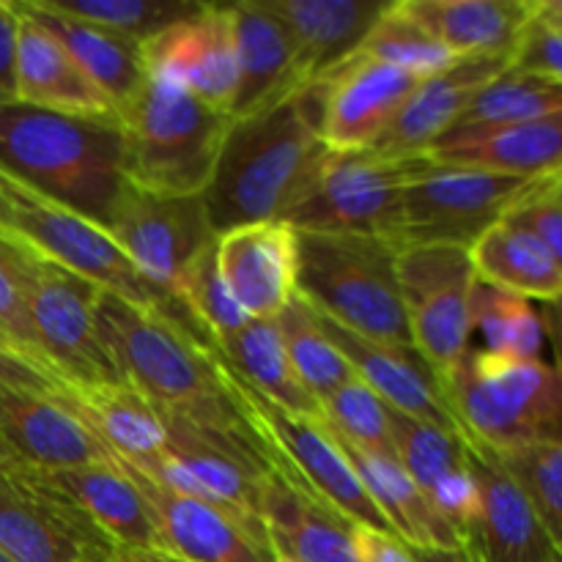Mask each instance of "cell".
<instances>
[{"mask_svg": "<svg viewBox=\"0 0 562 562\" xmlns=\"http://www.w3.org/2000/svg\"><path fill=\"white\" fill-rule=\"evenodd\" d=\"M322 140V82H311L261 113L234 119L203 201L214 234L250 223H283L316 179Z\"/></svg>", "mask_w": 562, "mask_h": 562, "instance_id": "cell-1", "label": "cell"}, {"mask_svg": "<svg viewBox=\"0 0 562 562\" xmlns=\"http://www.w3.org/2000/svg\"><path fill=\"white\" fill-rule=\"evenodd\" d=\"M0 552L11 562H80V547L60 516L20 477L0 472Z\"/></svg>", "mask_w": 562, "mask_h": 562, "instance_id": "cell-35", "label": "cell"}, {"mask_svg": "<svg viewBox=\"0 0 562 562\" xmlns=\"http://www.w3.org/2000/svg\"><path fill=\"white\" fill-rule=\"evenodd\" d=\"M390 437H393V456L409 472L412 481L426 492V497L445 477L467 464L464 434L450 428L390 409Z\"/></svg>", "mask_w": 562, "mask_h": 562, "instance_id": "cell-39", "label": "cell"}, {"mask_svg": "<svg viewBox=\"0 0 562 562\" xmlns=\"http://www.w3.org/2000/svg\"><path fill=\"white\" fill-rule=\"evenodd\" d=\"M554 113H562V88L558 82L536 75V71L510 66L508 71L494 77L488 86L477 91V97L467 104L461 119L437 143L459 140V137L499 130V126L525 124V121H536Z\"/></svg>", "mask_w": 562, "mask_h": 562, "instance_id": "cell-36", "label": "cell"}, {"mask_svg": "<svg viewBox=\"0 0 562 562\" xmlns=\"http://www.w3.org/2000/svg\"><path fill=\"white\" fill-rule=\"evenodd\" d=\"M16 5L64 44L66 53L97 82L99 91H104V97L115 104V110H121L135 97L148 71L143 44L58 14L44 0H22Z\"/></svg>", "mask_w": 562, "mask_h": 562, "instance_id": "cell-32", "label": "cell"}, {"mask_svg": "<svg viewBox=\"0 0 562 562\" xmlns=\"http://www.w3.org/2000/svg\"><path fill=\"white\" fill-rule=\"evenodd\" d=\"M514 66L549 77L562 88V27L536 9L514 49Z\"/></svg>", "mask_w": 562, "mask_h": 562, "instance_id": "cell-46", "label": "cell"}, {"mask_svg": "<svg viewBox=\"0 0 562 562\" xmlns=\"http://www.w3.org/2000/svg\"><path fill=\"white\" fill-rule=\"evenodd\" d=\"M554 25H558V22H554ZM558 27H562V25H558Z\"/></svg>", "mask_w": 562, "mask_h": 562, "instance_id": "cell-61", "label": "cell"}, {"mask_svg": "<svg viewBox=\"0 0 562 562\" xmlns=\"http://www.w3.org/2000/svg\"><path fill=\"white\" fill-rule=\"evenodd\" d=\"M409 159L371 151H327L316 179L283 223L305 234L373 236L398 245Z\"/></svg>", "mask_w": 562, "mask_h": 562, "instance_id": "cell-12", "label": "cell"}, {"mask_svg": "<svg viewBox=\"0 0 562 562\" xmlns=\"http://www.w3.org/2000/svg\"><path fill=\"white\" fill-rule=\"evenodd\" d=\"M296 234V296L376 344L412 349L401 300L398 245L373 236Z\"/></svg>", "mask_w": 562, "mask_h": 562, "instance_id": "cell-6", "label": "cell"}, {"mask_svg": "<svg viewBox=\"0 0 562 562\" xmlns=\"http://www.w3.org/2000/svg\"><path fill=\"white\" fill-rule=\"evenodd\" d=\"M212 351L239 382L278 404L280 409L302 417H322L318 401L307 393L291 368L274 318H250L236 333L214 338Z\"/></svg>", "mask_w": 562, "mask_h": 562, "instance_id": "cell-33", "label": "cell"}, {"mask_svg": "<svg viewBox=\"0 0 562 562\" xmlns=\"http://www.w3.org/2000/svg\"><path fill=\"white\" fill-rule=\"evenodd\" d=\"M510 66L514 55L456 58L445 71L420 80L382 137L373 143L371 151L390 159L423 157L461 119L477 91Z\"/></svg>", "mask_w": 562, "mask_h": 562, "instance_id": "cell-19", "label": "cell"}, {"mask_svg": "<svg viewBox=\"0 0 562 562\" xmlns=\"http://www.w3.org/2000/svg\"><path fill=\"white\" fill-rule=\"evenodd\" d=\"M0 439L20 464L36 470L113 461L91 428L55 395L0 384Z\"/></svg>", "mask_w": 562, "mask_h": 562, "instance_id": "cell-23", "label": "cell"}, {"mask_svg": "<svg viewBox=\"0 0 562 562\" xmlns=\"http://www.w3.org/2000/svg\"><path fill=\"white\" fill-rule=\"evenodd\" d=\"M549 562H562V552H558V554H554V558H552V560H549Z\"/></svg>", "mask_w": 562, "mask_h": 562, "instance_id": "cell-58", "label": "cell"}, {"mask_svg": "<svg viewBox=\"0 0 562 562\" xmlns=\"http://www.w3.org/2000/svg\"><path fill=\"white\" fill-rule=\"evenodd\" d=\"M472 267L481 283L521 296L549 302L562 294V269L547 247L527 228L503 217L470 245Z\"/></svg>", "mask_w": 562, "mask_h": 562, "instance_id": "cell-34", "label": "cell"}, {"mask_svg": "<svg viewBox=\"0 0 562 562\" xmlns=\"http://www.w3.org/2000/svg\"><path fill=\"white\" fill-rule=\"evenodd\" d=\"M412 349L439 384L470 355L475 267L470 247L401 245L395 256Z\"/></svg>", "mask_w": 562, "mask_h": 562, "instance_id": "cell-11", "label": "cell"}, {"mask_svg": "<svg viewBox=\"0 0 562 562\" xmlns=\"http://www.w3.org/2000/svg\"><path fill=\"white\" fill-rule=\"evenodd\" d=\"M401 9L431 33L456 58L514 55L527 22L536 16L532 0H401Z\"/></svg>", "mask_w": 562, "mask_h": 562, "instance_id": "cell-31", "label": "cell"}, {"mask_svg": "<svg viewBox=\"0 0 562 562\" xmlns=\"http://www.w3.org/2000/svg\"><path fill=\"white\" fill-rule=\"evenodd\" d=\"M258 514L278 560L360 562L351 536L355 525L283 472H269Z\"/></svg>", "mask_w": 562, "mask_h": 562, "instance_id": "cell-24", "label": "cell"}, {"mask_svg": "<svg viewBox=\"0 0 562 562\" xmlns=\"http://www.w3.org/2000/svg\"><path fill=\"white\" fill-rule=\"evenodd\" d=\"M80 562H119L115 554H86Z\"/></svg>", "mask_w": 562, "mask_h": 562, "instance_id": "cell-57", "label": "cell"}, {"mask_svg": "<svg viewBox=\"0 0 562 562\" xmlns=\"http://www.w3.org/2000/svg\"><path fill=\"white\" fill-rule=\"evenodd\" d=\"M58 14L88 22L137 44L151 42L176 22L198 14L195 0H44Z\"/></svg>", "mask_w": 562, "mask_h": 562, "instance_id": "cell-40", "label": "cell"}, {"mask_svg": "<svg viewBox=\"0 0 562 562\" xmlns=\"http://www.w3.org/2000/svg\"><path fill=\"white\" fill-rule=\"evenodd\" d=\"M176 296L184 302L190 316L209 335V340L225 338L250 322V316L236 305L231 291L225 289L217 267V239L192 258L176 285Z\"/></svg>", "mask_w": 562, "mask_h": 562, "instance_id": "cell-43", "label": "cell"}, {"mask_svg": "<svg viewBox=\"0 0 562 562\" xmlns=\"http://www.w3.org/2000/svg\"><path fill=\"white\" fill-rule=\"evenodd\" d=\"M338 442L395 538H401L415 552L464 547L459 532L437 514L426 492L412 481L409 472L401 467L393 453L360 448V445L344 442V439Z\"/></svg>", "mask_w": 562, "mask_h": 562, "instance_id": "cell-29", "label": "cell"}, {"mask_svg": "<svg viewBox=\"0 0 562 562\" xmlns=\"http://www.w3.org/2000/svg\"><path fill=\"white\" fill-rule=\"evenodd\" d=\"M16 3L0 0V104L16 102Z\"/></svg>", "mask_w": 562, "mask_h": 562, "instance_id": "cell-48", "label": "cell"}, {"mask_svg": "<svg viewBox=\"0 0 562 562\" xmlns=\"http://www.w3.org/2000/svg\"><path fill=\"white\" fill-rule=\"evenodd\" d=\"M541 324H543V338H547L549 346H552L554 368L562 373V294L554 296V300L543 302Z\"/></svg>", "mask_w": 562, "mask_h": 562, "instance_id": "cell-51", "label": "cell"}, {"mask_svg": "<svg viewBox=\"0 0 562 562\" xmlns=\"http://www.w3.org/2000/svg\"><path fill=\"white\" fill-rule=\"evenodd\" d=\"M274 324H278V333L283 338L285 355H289L296 379L305 384V390L318 401V406L340 384L355 376L346 357L335 349L333 340L316 324V316L305 300L294 296L289 307L274 318Z\"/></svg>", "mask_w": 562, "mask_h": 562, "instance_id": "cell-37", "label": "cell"}, {"mask_svg": "<svg viewBox=\"0 0 562 562\" xmlns=\"http://www.w3.org/2000/svg\"><path fill=\"white\" fill-rule=\"evenodd\" d=\"M351 536H355V549L360 562H420L401 538H395L387 530H371V527L355 525Z\"/></svg>", "mask_w": 562, "mask_h": 562, "instance_id": "cell-50", "label": "cell"}, {"mask_svg": "<svg viewBox=\"0 0 562 562\" xmlns=\"http://www.w3.org/2000/svg\"><path fill=\"white\" fill-rule=\"evenodd\" d=\"M27 467V464H25ZM36 470V467H33ZM93 532L113 549H159L157 525L140 486L121 461H97L69 470H36Z\"/></svg>", "mask_w": 562, "mask_h": 562, "instance_id": "cell-22", "label": "cell"}, {"mask_svg": "<svg viewBox=\"0 0 562 562\" xmlns=\"http://www.w3.org/2000/svg\"><path fill=\"white\" fill-rule=\"evenodd\" d=\"M0 384L3 387H16V390H33V393L55 395L58 398L64 393L66 382L58 379L55 373L42 371L33 362L20 360V357L0 355Z\"/></svg>", "mask_w": 562, "mask_h": 562, "instance_id": "cell-49", "label": "cell"}, {"mask_svg": "<svg viewBox=\"0 0 562 562\" xmlns=\"http://www.w3.org/2000/svg\"><path fill=\"white\" fill-rule=\"evenodd\" d=\"M119 119L132 184L173 195L206 192L234 121L203 104L181 82L151 69L135 97L119 110Z\"/></svg>", "mask_w": 562, "mask_h": 562, "instance_id": "cell-4", "label": "cell"}, {"mask_svg": "<svg viewBox=\"0 0 562 562\" xmlns=\"http://www.w3.org/2000/svg\"><path fill=\"white\" fill-rule=\"evenodd\" d=\"M119 562H184L173 554L162 552V549H119L115 552Z\"/></svg>", "mask_w": 562, "mask_h": 562, "instance_id": "cell-53", "label": "cell"}, {"mask_svg": "<svg viewBox=\"0 0 562 562\" xmlns=\"http://www.w3.org/2000/svg\"><path fill=\"white\" fill-rule=\"evenodd\" d=\"M442 393L464 439L494 453L562 445V373L549 362L470 349Z\"/></svg>", "mask_w": 562, "mask_h": 562, "instance_id": "cell-5", "label": "cell"}, {"mask_svg": "<svg viewBox=\"0 0 562 562\" xmlns=\"http://www.w3.org/2000/svg\"><path fill=\"white\" fill-rule=\"evenodd\" d=\"M467 467L477 486V516L467 549L481 562L552 560L558 549L497 456L467 439Z\"/></svg>", "mask_w": 562, "mask_h": 562, "instance_id": "cell-18", "label": "cell"}, {"mask_svg": "<svg viewBox=\"0 0 562 562\" xmlns=\"http://www.w3.org/2000/svg\"><path fill=\"white\" fill-rule=\"evenodd\" d=\"M16 464H20V461L14 459V453L9 450V445L0 439V472H9L11 467H16Z\"/></svg>", "mask_w": 562, "mask_h": 562, "instance_id": "cell-56", "label": "cell"}, {"mask_svg": "<svg viewBox=\"0 0 562 562\" xmlns=\"http://www.w3.org/2000/svg\"><path fill=\"white\" fill-rule=\"evenodd\" d=\"M322 423L344 442L393 453L390 406L357 376H351L327 401H322Z\"/></svg>", "mask_w": 562, "mask_h": 562, "instance_id": "cell-44", "label": "cell"}, {"mask_svg": "<svg viewBox=\"0 0 562 562\" xmlns=\"http://www.w3.org/2000/svg\"><path fill=\"white\" fill-rule=\"evenodd\" d=\"M225 376L258 442L263 445L272 470L302 483L313 497L338 510L351 525L390 532L382 510L368 497L355 467L346 459L344 448L335 434L324 426L322 417H302L280 409L278 404L239 382L228 368H225Z\"/></svg>", "mask_w": 562, "mask_h": 562, "instance_id": "cell-10", "label": "cell"}, {"mask_svg": "<svg viewBox=\"0 0 562 562\" xmlns=\"http://www.w3.org/2000/svg\"><path fill=\"white\" fill-rule=\"evenodd\" d=\"M543 181L412 157L401 198L398 247H470L483 231L521 206Z\"/></svg>", "mask_w": 562, "mask_h": 562, "instance_id": "cell-9", "label": "cell"}, {"mask_svg": "<svg viewBox=\"0 0 562 562\" xmlns=\"http://www.w3.org/2000/svg\"><path fill=\"white\" fill-rule=\"evenodd\" d=\"M126 467V464H124ZM140 486L159 549L184 562H274L261 516L228 508L212 499L173 492L154 477L126 467Z\"/></svg>", "mask_w": 562, "mask_h": 562, "instance_id": "cell-15", "label": "cell"}, {"mask_svg": "<svg viewBox=\"0 0 562 562\" xmlns=\"http://www.w3.org/2000/svg\"><path fill=\"white\" fill-rule=\"evenodd\" d=\"M104 231L162 300H179L176 285L184 269L217 239L203 195H173L132 181Z\"/></svg>", "mask_w": 562, "mask_h": 562, "instance_id": "cell-14", "label": "cell"}, {"mask_svg": "<svg viewBox=\"0 0 562 562\" xmlns=\"http://www.w3.org/2000/svg\"><path fill=\"white\" fill-rule=\"evenodd\" d=\"M274 562H289V560H274Z\"/></svg>", "mask_w": 562, "mask_h": 562, "instance_id": "cell-60", "label": "cell"}, {"mask_svg": "<svg viewBox=\"0 0 562 562\" xmlns=\"http://www.w3.org/2000/svg\"><path fill=\"white\" fill-rule=\"evenodd\" d=\"M0 170L108 228L130 184L119 115H75L0 104Z\"/></svg>", "mask_w": 562, "mask_h": 562, "instance_id": "cell-3", "label": "cell"}, {"mask_svg": "<svg viewBox=\"0 0 562 562\" xmlns=\"http://www.w3.org/2000/svg\"><path fill=\"white\" fill-rule=\"evenodd\" d=\"M0 256L25 296L44 362L69 384L121 382L97 329L99 285L14 241L0 239Z\"/></svg>", "mask_w": 562, "mask_h": 562, "instance_id": "cell-8", "label": "cell"}, {"mask_svg": "<svg viewBox=\"0 0 562 562\" xmlns=\"http://www.w3.org/2000/svg\"><path fill=\"white\" fill-rule=\"evenodd\" d=\"M494 456L536 510L549 541L562 552V445H527Z\"/></svg>", "mask_w": 562, "mask_h": 562, "instance_id": "cell-42", "label": "cell"}, {"mask_svg": "<svg viewBox=\"0 0 562 562\" xmlns=\"http://www.w3.org/2000/svg\"><path fill=\"white\" fill-rule=\"evenodd\" d=\"M508 217L530 231L562 269V173L543 181Z\"/></svg>", "mask_w": 562, "mask_h": 562, "instance_id": "cell-45", "label": "cell"}, {"mask_svg": "<svg viewBox=\"0 0 562 562\" xmlns=\"http://www.w3.org/2000/svg\"><path fill=\"white\" fill-rule=\"evenodd\" d=\"M115 461L132 470H148L168 448L165 420L143 395L124 382L69 384L58 395Z\"/></svg>", "mask_w": 562, "mask_h": 562, "instance_id": "cell-27", "label": "cell"}, {"mask_svg": "<svg viewBox=\"0 0 562 562\" xmlns=\"http://www.w3.org/2000/svg\"><path fill=\"white\" fill-rule=\"evenodd\" d=\"M415 552V549H412ZM420 562H481L467 547L459 549H428V552H415Z\"/></svg>", "mask_w": 562, "mask_h": 562, "instance_id": "cell-52", "label": "cell"}, {"mask_svg": "<svg viewBox=\"0 0 562 562\" xmlns=\"http://www.w3.org/2000/svg\"><path fill=\"white\" fill-rule=\"evenodd\" d=\"M311 311L316 316L318 327L324 329V335L346 357L355 376L366 382L390 409L461 434L459 423H456L453 412L445 401L442 384L415 349L376 344V340L362 338V335L351 333L344 324L333 322L329 316L318 313L316 307H311Z\"/></svg>", "mask_w": 562, "mask_h": 562, "instance_id": "cell-21", "label": "cell"}, {"mask_svg": "<svg viewBox=\"0 0 562 562\" xmlns=\"http://www.w3.org/2000/svg\"><path fill=\"white\" fill-rule=\"evenodd\" d=\"M225 9L234 27L239 64V86L231 119L261 113L302 86H311L302 80L289 31L263 0H241Z\"/></svg>", "mask_w": 562, "mask_h": 562, "instance_id": "cell-25", "label": "cell"}, {"mask_svg": "<svg viewBox=\"0 0 562 562\" xmlns=\"http://www.w3.org/2000/svg\"><path fill=\"white\" fill-rule=\"evenodd\" d=\"M289 31L305 82H318L357 55L387 0H263Z\"/></svg>", "mask_w": 562, "mask_h": 562, "instance_id": "cell-26", "label": "cell"}, {"mask_svg": "<svg viewBox=\"0 0 562 562\" xmlns=\"http://www.w3.org/2000/svg\"><path fill=\"white\" fill-rule=\"evenodd\" d=\"M0 333H3L5 338L14 340L27 360H33L38 368H44V371L55 373L53 368L44 362L42 351H38L31 316H27L25 296H22L20 283H16L14 272H11L9 263L3 261V256H0ZM55 376H58V373H55Z\"/></svg>", "mask_w": 562, "mask_h": 562, "instance_id": "cell-47", "label": "cell"}, {"mask_svg": "<svg viewBox=\"0 0 562 562\" xmlns=\"http://www.w3.org/2000/svg\"><path fill=\"white\" fill-rule=\"evenodd\" d=\"M357 55L382 60V64H390L395 69H404L409 75L420 77V80L439 75V71H445L456 60V55L448 47H442L431 33L423 31L401 9V0L387 5V11L379 16V22L366 36V42L360 44Z\"/></svg>", "mask_w": 562, "mask_h": 562, "instance_id": "cell-41", "label": "cell"}, {"mask_svg": "<svg viewBox=\"0 0 562 562\" xmlns=\"http://www.w3.org/2000/svg\"><path fill=\"white\" fill-rule=\"evenodd\" d=\"M93 313L119 379L159 415L212 428L250 426L212 346L154 307L137 305L113 291L99 289Z\"/></svg>", "mask_w": 562, "mask_h": 562, "instance_id": "cell-2", "label": "cell"}, {"mask_svg": "<svg viewBox=\"0 0 562 562\" xmlns=\"http://www.w3.org/2000/svg\"><path fill=\"white\" fill-rule=\"evenodd\" d=\"M162 420L168 448L143 475L173 492L261 516V488L272 464L252 426L212 428L173 415H162Z\"/></svg>", "mask_w": 562, "mask_h": 562, "instance_id": "cell-13", "label": "cell"}, {"mask_svg": "<svg viewBox=\"0 0 562 562\" xmlns=\"http://www.w3.org/2000/svg\"><path fill=\"white\" fill-rule=\"evenodd\" d=\"M423 157L519 179H552L562 173V113L437 143Z\"/></svg>", "mask_w": 562, "mask_h": 562, "instance_id": "cell-30", "label": "cell"}, {"mask_svg": "<svg viewBox=\"0 0 562 562\" xmlns=\"http://www.w3.org/2000/svg\"><path fill=\"white\" fill-rule=\"evenodd\" d=\"M225 289L250 318H278L296 296V234L280 220L250 223L217 236Z\"/></svg>", "mask_w": 562, "mask_h": 562, "instance_id": "cell-20", "label": "cell"}, {"mask_svg": "<svg viewBox=\"0 0 562 562\" xmlns=\"http://www.w3.org/2000/svg\"><path fill=\"white\" fill-rule=\"evenodd\" d=\"M538 11H541L547 20L562 25V0H538Z\"/></svg>", "mask_w": 562, "mask_h": 562, "instance_id": "cell-54", "label": "cell"}, {"mask_svg": "<svg viewBox=\"0 0 562 562\" xmlns=\"http://www.w3.org/2000/svg\"><path fill=\"white\" fill-rule=\"evenodd\" d=\"M0 355H9V357H20V360H27V357L22 355L20 346H16L11 338H5L3 333H0ZM27 362H33V360H27ZM33 366H36V362H33ZM36 368H38V366H36ZM42 371H44V368H42ZM58 379H60V376H58Z\"/></svg>", "mask_w": 562, "mask_h": 562, "instance_id": "cell-55", "label": "cell"}, {"mask_svg": "<svg viewBox=\"0 0 562 562\" xmlns=\"http://www.w3.org/2000/svg\"><path fill=\"white\" fill-rule=\"evenodd\" d=\"M0 562H11V560H9V558H5V554H3V552H0Z\"/></svg>", "mask_w": 562, "mask_h": 562, "instance_id": "cell-59", "label": "cell"}, {"mask_svg": "<svg viewBox=\"0 0 562 562\" xmlns=\"http://www.w3.org/2000/svg\"><path fill=\"white\" fill-rule=\"evenodd\" d=\"M0 239L27 247L47 261L82 274L99 289L113 291L137 305L154 307L195 338H206L181 300H162L140 278L102 225L60 206L0 170Z\"/></svg>", "mask_w": 562, "mask_h": 562, "instance_id": "cell-7", "label": "cell"}, {"mask_svg": "<svg viewBox=\"0 0 562 562\" xmlns=\"http://www.w3.org/2000/svg\"><path fill=\"white\" fill-rule=\"evenodd\" d=\"M322 82V140L329 151H366L398 115L420 77L351 55Z\"/></svg>", "mask_w": 562, "mask_h": 562, "instance_id": "cell-16", "label": "cell"}, {"mask_svg": "<svg viewBox=\"0 0 562 562\" xmlns=\"http://www.w3.org/2000/svg\"><path fill=\"white\" fill-rule=\"evenodd\" d=\"M16 102L75 115H119L64 44L16 5Z\"/></svg>", "mask_w": 562, "mask_h": 562, "instance_id": "cell-28", "label": "cell"}, {"mask_svg": "<svg viewBox=\"0 0 562 562\" xmlns=\"http://www.w3.org/2000/svg\"><path fill=\"white\" fill-rule=\"evenodd\" d=\"M146 66L181 82L203 104L228 113L239 86L236 42L225 5L203 3L198 14L176 22L143 44Z\"/></svg>", "mask_w": 562, "mask_h": 562, "instance_id": "cell-17", "label": "cell"}, {"mask_svg": "<svg viewBox=\"0 0 562 562\" xmlns=\"http://www.w3.org/2000/svg\"><path fill=\"white\" fill-rule=\"evenodd\" d=\"M483 335V349L494 355L541 360L543 324L541 313L521 296L499 291L477 280L472 291V333Z\"/></svg>", "mask_w": 562, "mask_h": 562, "instance_id": "cell-38", "label": "cell"}]
</instances>
